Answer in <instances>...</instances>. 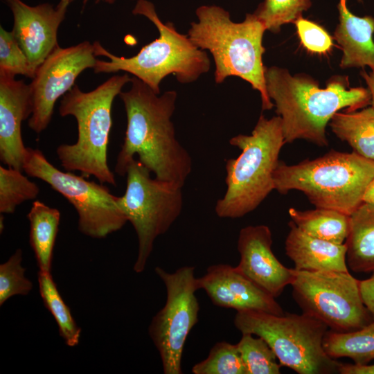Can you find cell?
Here are the masks:
<instances>
[{
  "instance_id": "1",
  "label": "cell",
  "mask_w": 374,
  "mask_h": 374,
  "mask_svg": "<svg viewBox=\"0 0 374 374\" xmlns=\"http://www.w3.org/2000/svg\"><path fill=\"white\" fill-rule=\"evenodd\" d=\"M131 87L119 94L127 116L124 142L115 172L126 175L132 160H138L158 179L181 187L192 171V158L176 137L172 116L177 93L171 90L159 95L133 76Z\"/></svg>"
},
{
  "instance_id": "2",
  "label": "cell",
  "mask_w": 374,
  "mask_h": 374,
  "mask_svg": "<svg viewBox=\"0 0 374 374\" xmlns=\"http://www.w3.org/2000/svg\"><path fill=\"white\" fill-rule=\"evenodd\" d=\"M266 88L280 117L285 143L304 139L327 146L326 127L340 109L354 112L371 103L368 89H348L347 79L337 77L325 89L308 76L292 75L287 69L266 67Z\"/></svg>"
},
{
  "instance_id": "3",
  "label": "cell",
  "mask_w": 374,
  "mask_h": 374,
  "mask_svg": "<svg viewBox=\"0 0 374 374\" xmlns=\"http://www.w3.org/2000/svg\"><path fill=\"white\" fill-rule=\"evenodd\" d=\"M195 14L197 21L190 24L188 36L213 56L215 82L220 84L229 76L239 77L260 92L262 109H272L262 63V37L267 30L262 21L254 13H248L243 21L234 22L226 10L215 5L201 6Z\"/></svg>"
},
{
  "instance_id": "4",
  "label": "cell",
  "mask_w": 374,
  "mask_h": 374,
  "mask_svg": "<svg viewBox=\"0 0 374 374\" xmlns=\"http://www.w3.org/2000/svg\"><path fill=\"white\" fill-rule=\"evenodd\" d=\"M132 13L149 19L157 28L158 38L130 57L116 56L99 42H94L95 55L109 59L96 60L95 73L125 71L160 94V84L169 75H174L180 83L188 84L210 70L211 61L206 51L197 48L188 35L179 33L172 23H163L153 3L137 0Z\"/></svg>"
},
{
  "instance_id": "5",
  "label": "cell",
  "mask_w": 374,
  "mask_h": 374,
  "mask_svg": "<svg viewBox=\"0 0 374 374\" xmlns=\"http://www.w3.org/2000/svg\"><path fill=\"white\" fill-rule=\"evenodd\" d=\"M374 178V161L354 151L330 150L322 157L287 165L283 161L274 173V190L280 194L302 192L317 208L350 215L363 203Z\"/></svg>"
},
{
  "instance_id": "6",
  "label": "cell",
  "mask_w": 374,
  "mask_h": 374,
  "mask_svg": "<svg viewBox=\"0 0 374 374\" xmlns=\"http://www.w3.org/2000/svg\"><path fill=\"white\" fill-rule=\"evenodd\" d=\"M131 78L128 73L115 75L88 92L75 84L62 96L60 114L73 116L78 124L77 141L62 144L56 150L66 171H80L84 176L95 177L99 183L116 185L107 163L111 112L114 98Z\"/></svg>"
},
{
  "instance_id": "7",
  "label": "cell",
  "mask_w": 374,
  "mask_h": 374,
  "mask_svg": "<svg viewBox=\"0 0 374 374\" xmlns=\"http://www.w3.org/2000/svg\"><path fill=\"white\" fill-rule=\"evenodd\" d=\"M229 143L241 152L226 161V190L215 211L235 219L254 211L274 190V173L285 143L280 117L260 115L250 135L238 134Z\"/></svg>"
},
{
  "instance_id": "8",
  "label": "cell",
  "mask_w": 374,
  "mask_h": 374,
  "mask_svg": "<svg viewBox=\"0 0 374 374\" xmlns=\"http://www.w3.org/2000/svg\"><path fill=\"white\" fill-rule=\"evenodd\" d=\"M235 328L262 338L281 366L299 374L339 373L341 363L329 357L323 346L328 326L305 313L276 315L262 311H237Z\"/></svg>"
},
{
  "instance_id": "9",
  "label": "cell",
  "mask_w": 374,
  "mask_h": 374,
  "mask_svg": "<svg viewBox=\"0 0 374 374\" xmlns=\"http://www.w3.org/2000/svg\"><path fill=\"white\" fill-rule=\"evenodd\" d=\"M151 172L135 158L126 172V189L117 204L136 233L138 255L134 271H144L155 240L166 233L183 208L181 186L152 177Z\"/></svg>"
},
{
  "instance_id": "10",
  "label": "cell",
  "mask_w": 374,
  "mask_h": 374,
  "mask_svg": "<svg viewBox=\"0 0 374 374\" xmlns=\"http://www.w3.org/2000/svg\"><path fill=\"white\" fill-rule=\"evenodd\" d=\"M23 171L65 197L77 211L79 231L89 237L105 238L127 222L118 206L117 197L107 186L57 169L39 149L27 147Z\"/></svg>"
},
{
  "instance_id": "11",
  "label": "cell",
  "mask_w": 374,
  "mask_h": 374,
  "mask_svg": "<svg viewBox=\"0 0 374 374\" xmlns=\"http://www.w3.org/2000/svg\"><path fill=\"white\" fill-rule=\"evenodd\" d=\"M292 296L303 313L332 330H359L373 321L362 299L359 281L348 271L293 269Z\"/></svg>"
},
{
  "instance_id": "12",
  "label": "cell",
  "mask_w": 374,
  "mask_h": 374,
  "mask_svg": "<svg viewBox=\"0 0 374 374\" xmlns=\"http://www.w3.org/2000/svg\"><path fill=\"white\" fill-rule=\"evenodd\" d=\"M155 273L166 286L167 297L150 323L149 335L159 353L163 373L181 374L184 345L198 322V278L193 266L181 267L172 273L157 267Z\"/></svg>"
},
{
  "instance_id": "13",
  "label": "cell",
  "mask_w": 374,
  "mask_h": 374,
  "mask_svg": "<svg viewBox=\"0 0 374 374\" xmlns=\"http://www.w3.org/2000/svg\"><path fill=\"white\" fill-rule=\"evenodd\" d=\"M94 46L88 41L62 48L57 45L36 70L30 84L33 112L28 127L36 133L49 125L57 100L75 85L78 76L95 66Z\"/></svg>"
},
{
  "instance_id": "14",
  "label": "cell",
  "mask_w": 374,
  "mask_h": 374,
  "mask_svg": "<svg viewBox=\"0 0 374 374\" xmlns=\"http://www.w3.org/2000/svg\"><path fill=\"white\" fill-rule=\"evenodd\" d=\"M13 16L12 32L36 71L58 45L57 31L69 6L44 3L32 6L21 0H6Z\"/></svg>"
},
{
  "instance_id": "15",
  "label": "cell",
  "mask_w": 374,
  "mask_h": 374,
  "mask_svg": "<svg viewBox=\"0 0 374 374\" xmlns=\"http://www.w3.org/2000/svg\"><path fill=\"white\" fill-rule=\"evenodd\" d=\"M270 229L263 224L247 226L238 235L240 259L236 268L274 298L280 296L294 279L293 269L287 268L272 251Z\"/></svg>"
},
{
  "instance_id": "16",
  "label": "cell",
  "mask_w": 374,
  "mask_h": 374,
  "mask_svg": "<svg viewBox=\"0 0 374 374\" xmlns=\"http://www.w3.org/2000/svg\"><path fill=\"white\" fill-rule=\"evenodd\" d=\"M215 305L236 311L256 310L283 315V308L273 297L242 274L236 267L226 264L211 265L198 278Z\"/></svg>"
},
{
  "instance_id": "17",
  "label": "cell",
  "mask_w": 374,
  "mask_h": 374,
  "mask_svg": "<svg viewBox=\"0 0 374 374\" xmlns=\"http://www.w3.org/2000/svg\"><path fill=\"white\" fill-rule=\"evenodd\" d=\"M32 112L30 84L0 72V159L8 167L23 170L21 123Z\"/></svg>"
},
{
  "instance_id": "18",
  "label": "cell",
  "mask_w": 374,
  "mask_h": 374,
  "mask_svg": "<svg viewBox=\"0 0 374 374\" xmlns=\"http://www.w3.org/2000/svg\"><path fill=\"white\" fill-rule=\"evenodd\" d=\"M285 240L286 255L294 269L305 271H348L347 247L310 236L291 221Z\"/></svg>"
},
{
  "instance_id": "19",
  "label": "cell",
  "mask_w": 374,
  "mask_h": 374,
  "mask_svg": "<svg viewBox=\"0 0 374 374\" xmlns=\"http://www.w3.org/2000/svg\"><path fill=\"white\" fill-rule=\"evenodd\" d=\"M339 1V24L335 38L341 46V68L368 66L374 70V17H357Z\"/></svg>"
},
{
  "instance_id": "20",
  "label": "cell",
  "mask_w": 374,
  "mask_h": 374,
  "mask_svg": "<svg viewBox=\"0 0 374 374\" xmlns=\"http://www.w3.org/2000/svg\"><path fill=\"white\" fill-rule=\"evenodd\" d=\"M346 262L356 273L374 271V206L362 203L350 215Z\"/></svg>"
},
{
  "instance_id": "21",
  "label": "cell",
  "mask_w": 374,
  "mask_h": 374,
  "mask_svg": "<svg viewBox=\"0 0 374 374\" xmlns=\"http://www.w3.org/2000/svg\"><path fill=\"white\" fill-rule=\"evenodd\" d=\"M27 217L30 223L29 242L35 253L39 271L51 273L60 212L43 202L35 200Z\"/></svg>"
},
{
  "instance_id": "22",
  "label": "cell",
  "mask_w": 374,
  "mask_h": 374,
  "mask_svg": "<svg viewBox=\"0 0 374 374\" xmlns=\"http://www.w3.org/2000/svg\"><path fill=\"white\" fill-rule=\"evenodd\" d=\"M332 132L358 154L374 161V108L337 112L331 118Z\"/></svg>"
},
{
  "instance_id": "23",
  "label": "cell",
  "mask_w": 374,
  "mask_h": 374,
  "mask_svg": "<svg viewBox=\"0 0 374 374\" xmlns=\"http://www.w3.org/2000/svg\"><path fill=\"white\" fill-rule=\"evenodd\" d=\"M292 221L305 233L335 244L345 243L350 229V215L333 209L315 208L300 211L290 208Z\"/></svg>"
},
{
  "instance_id": "24",
  "label": "cell",
  "mask_w": 374,
  "mask_h": 374,
  "mask_svg": "<svg viewBox=\"0 0 374 374\" xmlns=\"http://www.w3.org/2000/svg\"><path fill=\"white\" fill-rule=\"evenodd\" d=\"M323 346L332 359L348 357L355 364H368L374 359V321L351 332L328 330Z\"/></svg>"
},
{
  "instance_id": "25",
  "label": "cell",
  "mask_w": 374,
  "mask_h": 374,
  "mask_svg": "<svg viewBox=\"0 0 374 374\" xmlns=\"http://www.w3.org/2000/svg\"><path fill=\"white\" fill-rule=\"evenodd\" d=\"M37 279L40 296L45 307L55 320L60 336L68 346H77L81 328L62 298L51 273L39 271Z\"/></svg>"
},
{
  "instance_id": "26",
  "label": "cell",
  "mask_w": 374,
  "mask_h": 374,
  "mask_svg": "<svg viewBox=\"0 0 374 374\" xmlns=\"http://www.w3.org/2000/svg\"><path fill=\"white\" fill-rule=\"evenodd\" d=\"M21 170L0 166V213H13L17 206L36 199L39 186L24 175Z\"/></svg>"
},
{
  "instance_id": "27",
  "label": "cell",
  "mask_w": 374,
  "mask_h": 374,
  "mask_svg": "<svg viewBox=\"0 0 374 374\" xmlns=\"http://www.w3.org/2000/svg\"><path fill=\"white\" fill-rule=\"evenodd\" d=\"M237 346L246 368V374L280 373L281 364L262 338L243 333Z\"/></svg>"
},
{
  "instance_id": "28",
  "label": "cell",
  "mask_w": 374,
  "mask_h": 374,
  "mask_svg": "<svg viewBox=\"0 0 374 374\" xmlns=\"http://www.w3.org/2000/svg\"><path fill=\"white\" fill-rule=\"evenodd\" d=\"M193 374H246L237 344L226 341L216 343L208 357L195 364Z\"/></svg>"
},
{
  "instance_id": "29",
  "label": "cell",
  "mask_w": 374,
  "mask_h": 374,
  "mask_svg": "<svg viewBox=\"0 0 374 374\" xmlns=\"http://www.w3.org/2000/svg\"><path fill=\"white\" fill-rule=\"evenodd\" d=\"M310 6V0H264L254 14L267 30L278 33L281 26L294 22Z\"/></svg>"
},
{
  "instance_id": "30",
  "label": "cell",
  "mask_w": 374,
  "mask_h": 374,
  "mask_svg": "<svg viewBox=\"0 0 374 374\" xmlns=\"http://www.w3.org/2000/svg\"><path fill=\"white\" fill-rule=\"evenodd\" d=\"M21 262L22 250L18 249L0 265V305L13 296L28 294L33 289V283L26 277V268Z\"/></svg>"
},
{
  "instance_id": "31",
  "label": "cell",
  "mask_w": 374,
  "mask_h": 374,
  "mask_svg": "<svg viewBox=\"0 0 374 374\" xmlns=\"http://www.w3.org/2000/svg\"><path fill=\"white\" fill-rule=\"evenodd\" d=\"M0 72L33 78L36 71L20 47L12 31L0 26Z\"/></svg>"
},
{
  "instance_id": "32",
  "label": "cell",
  "mask_w": 374,
  "mask_h": 374,
  "mask_svg": "<svg viewBox=\"0 0 374 374\" xmlns=\"http://www.w3.org/2000/svg\"><path fill=\"white\" fill-rule=\"evenodd\" d=\"M294 23L301 42L308 51L325 53L331 49L332 39L321 26L302 17Z\"/></svg>"
},
{
  "instance_id": "33",
  "label": "cell",
  "mask_w": 374,
  "mask_h": 374,
  "mask_svg": "<svg viewBox=\"0 0 374 374\" xmlns=\"http://www.w3.org/2000/svg\"><path fill=\"white\" fill-rule=\"evenodd\" d=\"M362 299L374 321V271L370 278L359 281Z\"/></svg>"
},
{
  "instance_id": "34",
  "label": "cell",
  "mask_w": 374,
  "mask_h": 374,
  "mask_svg": "<svg viewBox=\"0 0 374 374\" xmlns=\"http://www.w3.org/2000/svg\"><path fill=\"white\" fill-rule=\"evenodd\" d=\"M341 374H374V364L357 365L341 364L339 368Z\"/></svg>"
},
{
  "instance_id": "35",
  "label": "cell",
  "mask_w": 374,
  "mask_h": 374,
  "mask_svg": "<svg viewBox=\"0 0 374 374\" xmlns=\"http://www.w3.org/2000/svg\"><path fill=\"white\" fill-rule=\"evenodd\" d=\"M361 75L368 85V89L371 94V107L374 108V70H372L370 73L364 71L361 73Z\"/></svg>"
},
{
  "instance_id": "36",
  "label": "cell",
  "mask_w": 374,
  "mask_h": 374,
  "mask_svg": "<svg viewBox=\"0 0 374 374\" xmlns=\"http://www.w3.org/2000/svg\"><path fill=\"white\" fill-rule=\"evenodd\" d=\"M362 202L374 206V178L367 186L362 198Z\"/></svg>"
},
{
  "instance_id": "37",
  "label": "cell",
  "mask_w": 374,
  "mask_h": 374,
  "mask_svg": "<svg viewBox=\"0 0 374 374\" xmlns=\"http://www.w3.org/2000/svg\"><path fill=\"white\" fill-rule=\"evenodd\" d=\"M73 0H60V1L62 2V3H64L66 4H68L69 5ZM88 0H83V2L85 3ZM97 2H99V1H103L105 3H109V4H112V3H114L116 0H96Z\"/></svg>"
},
{
  "instance_id": "38",
  "label": "cell",
  "mask_w": 374,
  "mask_h": 374,
  "mask_svg": "<svg viewBox=\"0 0 374 374\" xmlns=\"http://www.w3.org/2000/svg\"><path fill=\"white\" fill-rule=\"evenodd\" d=\"M0 230L1 233L2 232V230L3 229V219L2 220V215H1V220H0Z\"/></svg>"
}]
</instances>
